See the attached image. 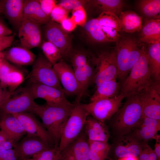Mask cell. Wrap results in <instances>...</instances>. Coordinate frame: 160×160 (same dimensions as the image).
<instances>
[{
	"label": "cell",
	"instance_id": "cell-37",
	"mask_svg": "<svg viewBox=\"0 0 160 160\" xmlns=\"http://www.w3.org/2000/svg\"><path fill=\"white\" fill-rule=\"evenodd\" d=\"M69 57L73 68L83 66L92 61L93 55H89L85 52L78 51L71 52Z\"/></svg>",
	"mask_w": 160,
	"mask_h": 160
},
{
	"label": "cell",
	"instance_id": "cell-41",
	"mask_svg": "<svg viewBox=\"0 0 160 160\" xmlns=\"http://www.w3.org/2000/svg\"><path fill=\"white\" fill-rule=\"evenodd\" d=\"M71 17L77 25L83 27L87 22V14L84 7L72 11Z\"/></svg>",
	"mask_w": 160,
	"mask_h": 160
},
{
	"label": "cell",
	"instance_id": "cell-6",
	"mask_svg": "<svg viewBox=\"0 0 160 160\" xmlns=\"http://www.w3.org/2000/svg\"><path fill=\"white\" fill-rule=\"evenodd\" d=\"M95 66L92 82L96 87L102 83L118 77V69L114 50H107L93 55Z\"/></svg>",
	"mask_w": 160,
	"mask_h": 160
},
{
	"label": "cell",
	"instance_id": "cell-21",
	"mask_svg": "<svg viewBox=\"0 0 160 160\" xmlns=\"http://www.w3.org/2000/svg\"><path fill=\"white\" fill-rule=\"evenodd\" d=\"M0 128L16 143L26 133L20 122L13 114L1 112Z\"/></svg>",
	"mask_w": 160,
	"mask_h": 160
},
{
	"label": "cell",
	"instance_id": "cell-52",
	"mask_svg": "<svg viewBox=\"0 0 160 160\" xmlns=\"http://www.w3.org/2000/svg\"><path fill=\"white\" fill-rule=\"evenodd\" d=\"M160 138L155 140L156 143L154 150L157 157V160H160Z\"/></svg>",
	"mask_w": 160,
	"mask_h": 160
},
{
	"label": "cell",
	"instance_id": "cell-29",
	"mask_svg": "<svg viewBox=\"0 0 160 160\" xmlns=\"http://www.w3.org/2000/svg\"><path fill=\"white\" fill-rule=\"evenodd\" d=\"M119 84L116 79L104 82L96 87L91 96V102L113 98L119 95Z\"/></svg>",
	"mask_w": 160,
	"mask_h": 160
},
{
	"label": "cell",
	"instance_id": "cell-35",
	"mask_svg": "<svg viewBox=\"0 0 160 160\" xmlns=\"http://www.w3.org/2000/svg\"><path fill=\"white\" fill-rule=\"evenodd\" d=\"M96 18L101 26L112 28L117 32L121 31L119 19L113 13L103 12Z\"/></svg>",
	"mask_w": 160,
	"mask_h": 160
},
{
	"label": "cell",
	"instance_id": "cell-32",
	"mask_svg": "<svg viewBox=\"0 0 160 160\" xmlns=\"http://www.w3.org/2000/svg\"><path fill=\"white\" fill-rule=\"evenodd\" d=\"M138 6L140 11L148 20L160 19V0H140Z\"/></svg>",
	"mask_w": 160,
	"mask_h": 160
},
{
	"label": "cell",
	"instance_id": "cell-55",
	"mask_svg": "<svg viewBox=\"0 0 160 160\" xmlns=\"http://www.w3.org/2000/svg\"><path fill=\"white\" fill-rule=\"evenodd\" d=\"M5 59L3 52L0 51V63L2 62Z\"/></svg>",
	"mask_w": 160,
	"mask_h": 160
},
{
	"label": "cell",
	"instance_id": "cell-12",
	"mask_svg": "<svg viewBox=\"0 0 160 160\" xmlns=\"http://www.w3.org/2000/svg\"><path fill=\"white\" fill-rule=\"evenodd\" d=\"M26 87L34 99H43L48 104L60 105L70 102L66 99L63 89L31 82Z\"/></svg>",
	"mask_w": 160,
	"mask_h": 160
},
{
	"label": "cell",
	"instance_id": "cell-58",
	"mask_svg": "<svg viewBox=\"0 0 160 160\" xmlns=\"http://www.w3.org/2000/svg\"></svg>",
	"mask_w": 160,
	"mask_h": 160
},
{
	"label": "cell",
	"instance_id": "cell-27",
	"mask_svg": "<svg viewBox=\"0 0 160 160\" xmlns=\"http://www.w3.org/2000/svg\"><path fill=\"white\" fill-rule=\"evenodd\" d=\"M147 50L148 66L152 79L160 81V41L148 44Z\"/></svg>",
	"mask_w": 160,
	"mask_h": 160
},
{
	"label": "cell",
	"instance_id": "cell-43",
	"mask_svg": "<svg viewBox=\"0 0 160 160\" xmlns=\"http://www.w3.org/2000/svg\"><path fill=\"white\" fill-rule=\"evenodd\" d=\"M16 143L7 133L1 129L0 150L12 149Z\"/></svg>",
	"mask_w": 160,
	"mask_h": 160
},
{
	"label": "cell",
	"instance_id": "cell-49",
	"mask_svg": "<svg viewBox=\"0 0 160 160\" xmlns=\"http://www.w3.org/2000/svg\"><path fill=\"white\" fill-rule=\"evenodd\" d=\"M62 28L69 33L74 30L77 25L71 17H67L63 20L60 24Z\"/></svg>",
	"mask_w": 160,
	"mask_h": 160
},
{
	"label": "cell",
	"instance_id": "cell-7",
	"mask_svg": "<svg viewBox=\"0 0 160 160\" xmlns=\"http://www.w3.org/2000/svg\"><path fill=\"white\" fill-rule=\"evenodd\" d=\"M39 105L26 87L12 92L10 97L0 107L1 112L15 114L23 112L35 114Z\"/></svg>",
	"mask_w": 160,
	"mask_h": 160
},
{
	"label": "cell",
	"instance_id": "cell-8",
	"mask_svg": "<svg viewBox=\"0 0 160 160\" xmlns=\"http://www.w3.org/2000/svg\"><path fill=\"white\" fill-rule=\"evenodd\" d=\"M30 82H35L63 89L53 65L42 54H39L33 64L32 69L27 78Z\"/></svg>",
	"mask_w": 160,
	"mask_h": 160
},
{
	"label": "cell",
	"instance_id": "cell-30",
	"mask_svg": "<svg viewBox=\"0 0 160 160\" xmlns=\"http://www.w3.org/2000/svg\"><path fill=\"white\" fill-rule=\"evenodd\" d=\"M87 4L101 12V13L111 12L117 16H119L122 12L124 5L123 1L121 0H88Z\"/></svg>",
	"mask_w": 160,
	"mask_h": 160
},
{
	"label": "cell",
	"instance_id": "cell-54",
	"mask_svg": "<svg viewBox=\"0 0 160 160\" xmlns=\"http://www.w3.org/2000/svg\"><path fill=\"white\" fill-rule=\"evenodd\" d=\"M5 0H0V15L3 13Z\"/></svg>",
	"mask_w": 160,
	"mask_h": 160
},
{
	"label": "cell",
	"instance_id": "cell-24",
	"mask_svg": "<svg viewBox=\"0 0 160 160\" xmlns=\"http://www.w3.org/2000/svg\"><path fill=\"white\" fill-rule=\"evenodd\" d=\"M73 69L80 89V93L77 96L76 100L80 101L86 94L89 86L92 82L95 70L93 58L92 61L88 63Z\"/></svg>",
	"mask_w": 160,
	"mask_h": 160
},
{
	"label": "cell",
	"instance_id": "cell-34",
	"mask_svg": "<svg viewBox=\"0 0 160 160\" xmlns=\"http://www.w3.org/2000/svg\"><path fill=\"white\" fill-rule=\"evenodd\" d=\"M41 47L44 55L53 65L62 60L63 57L60 50L51 42L44 41Z\"/></svg>",
	"mask_w": 160,
	"mask_h": 160
},
{
	"label": "cell",
	"instance_id": "cell-25",
	"mask_svg": "<svg viewBox=\"0 0 160 160\" xmlns=\"http://www.w3.org/2000/svg\"><path fill=\"white\" fill-rule=\"evenodd\" d=\"M24 3L23 0H5L3 13L18 30L23 21Z\"/></svg>",
	"mask_w": 160,
	"mask_h": 160
},
{
	"label": "cell",
	"instance_id": "cell-4",
	"mask_svg": "<svg viewBox=\"0 0 160 160\" xmlns=\"http://www.w3.org/2000/svg\"><path fill=\"white\" fill-rule=\"evenodd\" d=\"M112 126L118 136L130 134L143 116L141 102L138 95L127 97L115 114Z\"/></svg>",
	"mask_w": 160,
	"mask_h": 160
},
{
	"label": "cell",
	"instance_id": "cell-46",
	"mask_svg": "<svg viewBox=\"0 0 160 160\" xmlns=\"http://www.w3.org/2000/svg\"><path fill=\"white\" fill-rule=\"evenodd\" d=\"M41 7L43 12L47 15H50L57 4L55 0H39Z\"/></svg>",
	"mask_w": 160,
	"mask_h": 160
},
{
	"label": "cell",
	"instance_id": "cell-28",
	"mask_svg": "<svg viewBox=\"0 0 160 160\" xmlns=\"http://www.w3.org/2000/svg\"><path fill=\"white\" fill-rule=\"evenodd\" d=\"M119 18L121 31L130 33L141 31L142 17L135 12L131 11H122Z\"/></svg>",
	"mask_w": 160,
	"mask_h": 160
},
{
	"label": "cell",
	"instance_id": "cell-44",
	"mask_svg": "<svg viewBox=\"0 0 160 160\" xmlns=\"http://www.w3.org/2000/svg\"><path fill=\"white\" fill-rule=\"evenodd\" d=\"M15 66L9 63L6 59L2 62L0 67V82L6 85V77Z\"/></svg>",
	"mask_w": 160,
	"mask_h": 160
},
{
	"label": "cell",
	"instance_id": "cell-15",
	"mask_svg": "<svg viewBox=\"0 0 160 160\" xmlns=\"http://www.w3.org/2000/svg\"><path fill=\"white\" fill-rule=\"evenodd\" d=\"M52 147L40 137L27 136L17 143L13 149L17 159L24 160Z\"/></svg>",
	"mask_w": 160,
	"mask_h": 160
},
{
	"label": "cell",
	"instance_id": "cell-47",
	"mask_svg": "<svg viewBox=\"0 0 160 160\" xmlns=\"http://www.w3.org/2000/svg\"><path fill=\"white\" fill-rule=\"evenodd\" d=\"M7 87V85L0 82V107L10 97L12 93Z\"/></svg>",
	"mask_w": 160,
	"mask_h": 160
},
{
	"label": "cell",
	"instance_id": "cell-1",
	"mask_svg": "<svg viewBox=\"0 0 160 160\" xmlns=\"http://www.w3.org/2000/svg\"><path fill=\"white\" fill-rule=\"evenodd\" d=\"M74 106V103L70 102L60 105L46 103L39 105L35 114L41 119L42 124L52 139L55 147H59L63 130Z\"/></svg>",
	"mask_w": 160,
	"mask_h": 160
},
{
	"label": "cell",
	"instance_id": "cell-38",
	"mask_svg": "<svg viewBox=\"0 0 160 160\" xmlns=\"http://www.w3.org/2000/svg\"><path fill=\"white\" fill-rule=\"evenodd\" d=\"M34 160H62L59 148L51 147L36 154L32 157Z\"/></svg>",
	"mask_w": 160,
	"mask_h": 160
},
{
	"label": "cell",
	"instance_id": "cell-50",
	"mask_svg": "<svg viewBox=\"0 0 160 160\" xmlns=\"http://www.w3.org/2000/svg\"><path fill=\"white\" fill-rule=\"evenodd\" d=\"M0 160H17L13 148L0 150Z\"/></svg>",
	"mask_w": 160,
	"mask_h": 160
},
{
	"label": "cell",
	"instance_id": "cell-13",
	"mask_svg": "<svg viewBox=\"0 0 160 160\" xmlns=\"http://www.w3.org/2000/svg\"><path fill=\"white\" fill-rule=\"evenodd\" d=\"M53 67L65 95L78 96L80 89L73 68L62 60Z\"/></svg>",
	"mask_w": 160,
	"mask_h": 160
},
{
	"label": "cell",
	"instance_id": "cell-51",
	"mask_svg": "<svg viewBox=\"0 0 160 160\" xmlns=\"http://www.w3.org/2000/svg\"><path fill=\"white\" fill-rule=\"evenodd\" d=\"M11 30L0 20V36H7L12 34Z\"/></svg>",
	"mask_w": 160,
	"mask_h": 160
},
{
	"label": "cell",
	"instance_id": "cell-40",
	"mask_svg": "<svg viewBox=\"0 0 160 160\" xmlns=\"http://www.w3.org/2000/svg\"><path fill=\"white\" fill-rule=\"evenodd\" d=\"M88 1L85 0H62L58 4L68 11H73L84 7Z\"/></svg>",
	"mask_w": 160,
	"mask_h": 160
},
{
	"label": "cell",
	"instance_id": "cell-5",
	"mask_svg": "<svg viewBox=\"0 0 160 160\" xmlns=\"http://www.w3.org/2000/svg\"><path fill=\"white\" fill-rule=\"evenodd\" d=\"M74 106L63 130L59 145L61 151L74 141L82 131L89 115L81 105L80 101L76 100Z\"/></svg>",
	"mask_w": 160,
	"mask_h": 160
},
{
	"label": "cell",
	"instance_id": "cell-3",
	"mask_svg": "<svg viewBox=\"0 0 160 160\" xmlns=\"http://www.w3.org/2000/svg\"><path fill=\"white\" fill-rule=\"evenodd\" d=\"M116 43L114 50L118 69V77L123 81L146 47L142 42L130 37L119 39Z\"/></svg>",
	"mask_w": 160,
	"mask_h": 160
},
{
	"label": "cell",
	"instance_id": "cell-36",
	"mask_svg": "<svg viewBox=\"0 0 160 160\" xmlns=\"http://www.w3.org/2000/svg\"><path fill=\"white\" fill-rule=\"evenodd\" d=\"M24 76L22 72L15 66L7 75L6 80V84L9 90L13 92L23 82Z\"/></svg>",
	"mask_w": 160,
	"mask_h": 160
},
{
	"label": "cell",
	"instance_id": "cell-26",
	"mask_svg": "<svg viewBox=\"0 0 160 160\" xmlns=\"http://www.w3.org/2000/svg\"><path fill=\"white\" fill-rule=\"evenodd\" d=\"M139 36V41L149 44L160 41V19L147 20Z\"/></svg>",
	"mask_w": 160,
	"mask_h": 160
},
{
	"label": "cell",
	"instance_id": "cell-18",
	"mask_svg": "<svg viewBox=\"0 0 160 160\" xmlns=\"http://www.w3.org/2000/svg\"><path fill=\"white\" fill-rule=\"evenodd\" d=\"M83 129L74 141L61 151L62 160H89V143Z\"/></svg>",
	"mask_w": 160,
	"mask_h": 160
},
{
	"label": "cell",
	"instance_id": "cell-11",
	"mask_svg": "<svg viewBox=\"0 0 160 160\" xmlns=\"http://www.w3.org/2000/svg\"><path fill=\"white\" fill-rule=\"evenodd\" d=\"M143 116L160 120V82L155 81L138 95Z\"/></svg>",
	"mask_w": 160,
	"mask_h": 160
},
{
	"label": "cell",
	"instance_id": "cell-53",
	"mask_svg": "<svg viewBox=\"0 0 160 160\" xmlns=\"http://www.w3.org/2000/svg\"><path fill=\"white\" fill-rule=\"evenodd\" d=\"M117 160H139L137 157L128 156L118 159Z\"/></svg>",
	"mask_w": 160,
	"mask_h": 160
},
{
	"label": "cell",
	"instance_id": "cell-9",
	"mask_svg": "<svg viewBox=\"0 0 160 160\" xmlns=\"http://www.w3.org/2000/svg\"><path fill=\"white\" fill-rule=\"evenodd\" d=\"M125 98L120 94L113 98L81 103L82 106L89 115L99 121L105 122L117 112L121 107L122 100Z\"/></svg>",
	"mask_w": 160,
	"mask_h": 160
},
{
	"label": "cell",
	"instance_id": "cell-22",
	"mask_svg": "<svg viewBox=\"0 0 160 160\" xmlns=\"http://www.w3.org/2000/svg\"><path fill=\"white\" fill-rule=\"evenodd\" d=\"M3 52L7 60L20 66L33 64L36 58L30 50L22 46L11 47Z\"/></svg>",
	"mask_w": 160,
	"mask_h": 160
},
{
	"label": "cell",
	"instance_id": "cell-39",
	"mask_svg": "<svg viewBox=\"0 0 160 160\" xmlns=\"http://www.w3.org/2000/svg\"><path fill=\"white\" fill-rule=\"evenodd\" d=\"M69 11L59 4H57L50 15L51 20L60 24L68 17Z\"/></svg>",
	"mask_w": 160,
	"mask_h": 160
},
{
	"label": "cell",
	"instance_id": "cell-42",
	"mask_svg": "<svg viewBox=\"0 0 160 160\" xmlns=\"http://www.w3.org/2000/svg\"><path fill=\"white\" fill-rule=\"evenodd\" d=\"M139 160H157V157L153 150L144 142L143 149L138 156Z\"/></svg>",
	"mask_w": 160,
	"mask_h": 160
},
{
	"label": "cell",
	"instance_id": "cell-20",
	"mask_svg": "<svg viewBox=\"0 0 160 160\" xmlns=\"http://www.w3.org/2000/svg\"><path fill=\"white\" fill-rule=\"evenodd\" d=\"M88 142H107L110 135L108 128L105 122H102L88 115L84 128Z\"/></svg>",
	"mask_w": 160,
	"mask_h": 160
},
{
	"label": "cell",
	"instance_id": "cell-2",
	"mask_svg": "<svg viewBox=\"0 0 160 160\" xmlns=\"http://www.w3.org/2000/svg\"><path fill=\"white\" fill-rule=\"evenodd\" d=\"M124 80L120 94L124 97L138 95L154 82L148 66L146 48Z\"/></svg>",
	"mask_w": 160,
	"mask_h": 160
},
{
	"label": "cell",
	"instance_id": "cell-10",
	"mask_svg": "<svg viewBox=\"0 0 160 160\" xmlns=\"http://www.w3.org/2000/svg\"><path fill=\"white\" fill-rule=\"evenodd\" d=\"M44 25V34L47 41L59 49L63 57H69L72 52L71 36L64 31L59 24L51 20Z\"/></svg>",
	"mask_w": 160,
	"mask_h": 160
},
{
	"label": "cell",
	"instance_id": "cell-23",
	"mask_svg": "<svg viewBox=\"0 0 160 160\" xmlns=\"http://www.w3.org/2000/svg\"><path fill=\"white\" fill-rule=\"evenodd\" d=\"M51 20L42 10L39 0H24L23 20L33 21L45 25Z\"/></svg>",
	"mask_w": 160,
	"mask_h": 160
},
{
	"label": "cell",
	"instance_id": "cell-16",
	"mask_svg": "<svg viewBox=\"0 0 160 160\" xmlns=\"http://www.w3.org/2000/svg\"><path fill=\"white\" fill-rule=\"evenodd\" d=\"M143 143L131 133L118 136L114 145L115 156L118 159L131 156L137 157L143 149Z\"/></svg>",
	"mask_w": 160,
	"mask_h": 160
},
{
	"label": "cell",
	"instance_id": "cell-45",
	"mask_svg": "<svg viewBox=\"0 0 160 160\" xmlns=\"http://www.w3.org/2000/svg\"><path fill=\"white\" fill-rule=\"evenodd\" d=\"M101 27L109 42H116L119 39V35L115 29L107 26H101Z\"/></svg>",
	"mask_w": 160,
	"mask_h": 160
},
{
	"label": "cell",
	"instance_id": "cell-57",
	"mask_svg": "<svg viewBox=\"0 0 160 160\" xmlns=\"http://www.w3.org/2000/svg\"><path fill=\"white\" fill-rule=\"evenodd\" d=\"M1 63H2V62L0 63V67L1 65Z\"/></svg>",
	"mask_w": 160,
	"mask_h": 160
},
{
	"label": "cell",
	"instance_id": "cell-56",
	"mask_svg": "<svg viewBox=\"0 0 160 160\" xmlns=\"http://www.w3.org/2000/svg\"><path fill=\"white\" fill-rule=\"evenodd\" d=\"M34 160L32 158V159H25V160Z\"/></svg>",
	"mask_w": 160,
	"mask_h": 160
},
{
	"label": "cell",
	"instance_id": "cell-17",
	"mask_svg": "<svg viewBox=\"0 0 160 160\" xmlns=\"http://www.w3.org/2000/svg\"><path fill=\"white\" fill-rule=\"evenodd\" d=\"M40 25L31 21H23L18 30L22 46L30 50L40 45L41 39Z\"/></svg>",
	"mask_w": 160,
	"mask_h": 160
},
{
	"label": "cell",
	"instance_id": "cell-48",
	"mask_svg": "<svg viewBox=\"0 0 160 160\" xmlns=\"http://www.w3.org/2000/svg\"><path fill=\"white\" fill-rule=\"evenodd\" d=\"M16 34L0 36V51L10 47L13 42Z\"/></svg>",
	"mask_w": 160,
	"mask_h": 160
},
{
	"label": "cell",
	"instance_id": "cell-14",
	"mask_svg": "<svg viewBox=\"0 0 160 160\" xmlns=\"http://www.w3.org/2000/svg\"><path fill=\"white\" fill-rule=\"evenodd\" d=\"M12 114L20 122L27 136L39 137L52 147H54V142L47 131L32 113L23 112Z\"/></svg>",
	"mask_w": 160,
	"mask_h": 160
},
{
	"label": "cell",
	"instance_id": "cell-31",
	"mask_svg": "<svg viewBox=\"0 0 160 160\" xmlns=\"http://www.w3.org/2000/svg\"><path fill=\"white\" fill-rule=\"evenodd\" d=\"M83 28L88 38L92 41L96 43L109 42L96 18L87 21Z\"/></svg>",
	"mask_w": 160,
	"mask_h": 160
},
{
	"label": "cell",
	"instance_id": "cell-33",
	"mask_svg": "<svg viewBox=\"0 0 160 160\" xmlns=\"http://www.w3.org/2000/svg\"><path fill=\"white\" fill-rule=\"evenodd\" d=\"M89 160H105L111 146L108 143L99 141L89 142Z\"/></svg>",
	"mask_w": 160,
	"mask_h": 160
},
{
	"label": "cell",
	"instance_id": "cell-19",
	"mask_svg": "<svg viewBox=\"0 0 160 160\" xmlns=\"http://www.w3.org/2000/svg\"><path fill=\"white\" fill-rule=\"evenodd\" d=\"M160 130V120L143 116L131 133L142 142H147L160 138L157 132Z\"/></svg>",
	"mask_w": 160,
	"mask_h": 160
}]
</instances>
